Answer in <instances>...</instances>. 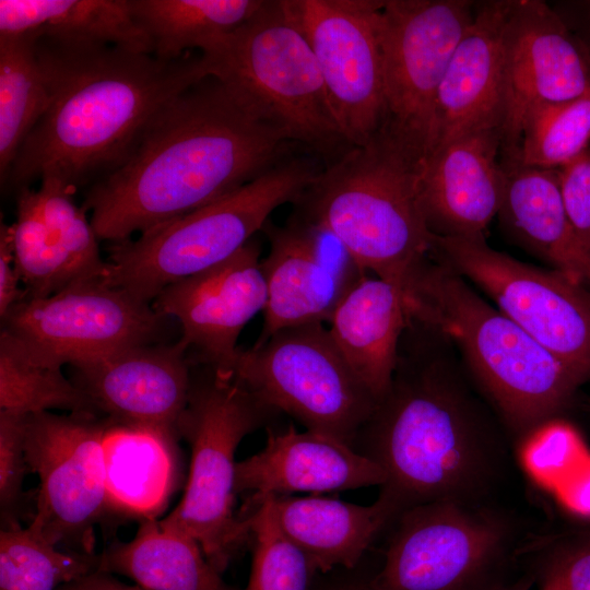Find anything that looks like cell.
I'll list each match as a JSON object with an SVG mask.
<instances>
[{
  "label": "cell",
  "instance_id": "cell-21",
  "mask_svg": "<svg viewBox=\"0 0 590 590\" xmlns=\"http://www.w3.org/2000/svg\"><path fill=\"white\" fill-rule=\"evenodd\" d=\"M502 130L462 135L432 152L420 165L417 191L432 234L480 238L498 214L506 184Z\"/></svg>",
  "mask_w": 590,
  "mask_h": 590
},
{
  "label": "cell",
  "instance_id": "cell-14",
  "mask_svg": "<svg viewBox=\"0 0 590 590\" xmlns=\"http://www.w3.org/2000/svg\"><path fill=\"white\" fill-rule=\"evenodd\" d=\"M108 423L91 413L26 416V463L39 480L31 523L58 547L94 553L95 526L111 510L104 458Z\"/></svg>",
  "mask_w": 590,
  "mask_h": 590
},
{
  "label": "cell",
  "instance_id": "cell-34",
  "mask_svg": "<svg viewBox=\"0 0 590 590\" xmlns=\"http://www.w3.org/2000/svg\"><path fill=\"white\" fill-rule=\"evenodd\" d=\"M589 148L590 93L530 109L523 120L518 151L506 158L524 166L559 169Z\"/></svg>",
  "mask_w": 590,
  "mask_h": 590
},
{
  "label": "cell",
  "instance_id": "cell-1",
  "mask_svg": "<svg viewBox=\"0 0 590 590\" xmlns=\"http://www.w3.org/2000/svg\"><path fill=\"white\" fill-rule=\"evenodd\" d=\"M507 433L451 342L410 317L390 386L352 447L381 467L398 515L432 502L491 504L509 462Z\"/></svg>",
  "mask_w": 590,
  "mask_h": 590
},
{
  "label": "cell",
  "instance_id": "cell-25",
  "mask_svg": "<svg viewBox=\"0 0 590 590\" xmlns=\"http://www.w3.org/2000/svg\"><path fill=\"white\" fill-rule=\"evenodd\" d=\"M264 499L282 533L306 555L318 574L356 568L375 538L398 516L382 496L371 505L318 495Z\"/></svg>",
  "mask_w": 590,
  "mask_h": 590
},
{
  "label": "cell",
  "instance_id": "cell-15",
  "mask_svg": "<svg viewBox=\"0 0 590 590\" xmlns=\"http://www.w3.org/2000/svg\"><path fill=\"white\" fill-rule=\"evenodd\" d=\"M309 43L330 108L349 146L363 145L386 125L379 0H281Z\"/></svg>",
  "mask_w": 590,
  "mask_h": 590
},
{
  "label": "cell",
  "instance_id": "cell-29",
  "mask_svg": "<svg viewBox=\"0 0 590 590\" xmlns=\"http://www.w3.org/2000/svg\"><path fill=\"white\" fill-rule=\"evenodd\" d=\"M98 570L126 576L145 590H237L192 536L156 519L141 520L130 541L98 554Z\"/></svg>",
  "mask_w": 590,
  "mask_h": 590
},
{
  "label": "cell",
  "instance_id": "cell-7",
  "mask_svg": "<svg viewBox=\"0 0 590 590\" xmlns=\"http://www.w3.org/2000/svg\"><path fill=\"white\" fill-rule=\"evenodd\" d=\"M208 73L290 139L335 160L347 148L314 51L281 0L263 1L239 27L200 52Z\"/></svg>",
  "mask_w": 590,
  "mask_h": 590
},
{
  "label": "cell",
  "instance_id": "cell-23",
  "mask_svg": "<svg viewBox=\"0 0 590 590\" xmlns=\"http://www.w3.org/2000/svg\"><path fill=\"white\" fill-rule=\"evenodd\" d=\"M509 5L508 0L476 4L473 22L452 54L437 92L428 155L468 133L502 130L504 30Z\"/></svg>",
  "mask_w": 590,
  "mask_h": 590
},
{
  "label": "cell",
  "instance_id": "cell-35",
  "mask_svg": "<svg viewBox=\"0 0 590 590\" xmlns=\"http://www.w3.org/2000/svg\"><path fill=\"white\" fill-rule=\"evenodd\" d=\"M252 541V563L245 590H312L318 571L278 527L267 499L240 515Z\"/></svg>",
  "mask_w": 590,
  "mask_h": 590
},
{
  "label": "cell",
  "instance_id": "cell-33",
  "mask_svg": "<svg viewBox=\"0 0 590 590\" xmlns=\"http://www.w3.org/2000/svg\"><path fill=\"white\" fill-rule=\"evenodd\" d=\"M56 409L96 414L86 396L61 369L33 362L1 331L0 411L31 415Z\"/></svg>",
  "mask_w": 590,
  "mask_h": 590
},
{
  "label": "cell",
  "instance_id": "cell-43",
  "mask_svg": "<svg viewBox=\"0 0 590 590\" xmlns=\"http://www.w3.org/2000/svg\"><path fill=\"white\" fill-rule=\"evenodd\" d=\"M582 7L585 8L587 16L590 20V0L589 1H583Z\"/></svg>",
  "mask_w": 590,
  "mask_h": 590
},
{
  "label": "cell",
  "instance_id": "cell-24",
  "mask_svg": "<svg viewBox=\"0 0 590 590\" xmlns=\"http://www.w3.org/2000/svg\"><path fill=\"white\" fill-rule=\"evenodd\" d=\"M506 184L498 212L507 236L551 269L590 288V250L567 214L558 169L503 157Z\"/></svg>",
  "mask_w": 590,
  "mask_h": 590
},
{
  "label": "cell",
  "instance_id": "cell-22",
  "mask_svg": "<svg viewBox=\"0 0 590 590\" xmlns=\"http://www.w3.org/2000/svg\"><path fill=\"white\" fill-rule=\"evenodd\" d=\"M385 481L381 467L345 441L290 426L270 430L259 452L237 461L235 491L247 495L249 507L269 496L380 487Z\"/></svg>",
  "mask_w": 590,
  "mask_h": 590
},
{
  "label": "cell",
  "instance_id": "cell-20",
  "mask_svg": "<svg viewBox=\"0 0 590 590\" xmlns=\"http://www.w3.org/2000/svg\"><path fill=\"white\" fill-rule=\"evenodd\" d=\"M186 346L143 344L123 349L72 368V381L95 413L117 424L166 430L188 403L192 377Z\"/></svg>",
  "mask_w": 590,
  "mask_h": 590
},
{
  "label": "cell",
  "instance_id": "cell-13",
  "mask_svg": "<svg viewBox=\"0 0 590 590\" xmlns=\"http://www.w3.org/2000/svg\"><path fill=\"white\" fill-rule=\"evenodd\" d=\"M163 319L152 304L98 279L25 295L1 318V331L33 362L61 369L153 343Z\"/></svg>",
  "mask_w": 590,
  "mask_h": 590
},
{
  "label": "cell",
  "instance_id": "cell-16",
  "mask_svg": "<svg viewBox=\"0 0 590 590\" xmlns=\"http://www.w3.org/2000/svg\"><path fill=\"white\" fill-rule=\"evenodd\" d=\"M504 87L506 157L518 151L530 109L590 93V51L544 1H510L504 30Z\"/></svg>",
  "mask_w": 590,
  "mask_h": 590
},
{
  "label": "cell",
  "instance_id": "cell-6",
  "mask_svg": "<svg viewBox=\"0 0 590 590\" xmlns=\"http://www.w3.org/2000/svg\"><path fill=\"white\" fill-rule=\"evenodd\" d=\"M318 173L305 158L283 157L227 196L152 227L135 240L110 243L104 281L152 304L168 285L235 255L276 208L295 203Z\"/></svg>",
  "mask_w": 590,
  "mask_h": 590
},
{
  "label": "cell",
  "instance_id": "cell-42",
  "mask_svg": "<svg viewBox=\"0 0 590 590\" xmlns=\"http://www.w3.org/2000/svg\"><path fill=\"white\" fill-rule=\"evenodd\" d=\"M533 578L528 571L515 580L502 579L479 590H532Z\"/></svg>",
  "mask_w": 590,
  "mask_h": 590
},
{
  "label": "cell",
  "instance_id": "cell-8",
  "mask_svg": "<svg viewBox=\"0 0 590 590\" xmlns=\"http://www.w3.org/2000/svg\"><path fill=\"white\" fill-rule=\"evenodd\" d=\"M206 367L192 378L177 435L191 448L185 493L161 521L192 536L222 574L245 541L246 522L235 512V460L239 442L264 425L274 411L233 375Z\"/></svg>",
  "mask_w": 590,
  "mask_h": 590
},
{
  "label": "cell",
  "instance_id": "cell-5",
  "mask_svg": "<svg viewBox=\"0 0 590 590\" xmlns=\"http://www.w3.org/2000/svg\"><path fill=\"white\" fill-rule=\"evenodd\" d=\"M420 165L381 131L319 170L294 213L330 231L364 271L403 291L428 258L434 236L420 204Z\"/></svg>",
  "mask_w": 590,
  "mask_h": 590
},
{
  "label": "cell",
  "instance_id": "cell-32",
  "mask_svg": "<svg viewBox=\"0 0 590 590\" xmlns=\"http://www.w3.org/2000/svg\"><path fill=\"white\" fill-rule=\"evenodd\" d=\"M98 570V554L60 550L34 524L3 527L0 590H57Z\"/></svg>",
  "mask_w": 590,
  "mask_h": 590
},
{
  "label": "cell",
  "instance_id": "cell-9",
  "mask_svg": "<svg viewBox=\"0 0 590 590\" xmlns=\"http://www.w3.org/2000/svg\"><path fill=\"white\" fill-rule=\"evenodd\" d=\"M392 523L377 590H479L505 579L516 553L515 524L492 504L432 502Z\"/></svg>",
  "mask_w": 590,
  "mask_h": 590
},
{
  "label": "cell",
  "instance_id": "cell-12",
  "mask_svg": "<svg viewBox=\"0 0 590 590\" xmlns=\"http://www.w3.org/2000/svg\"><path fill=\"white\" fill-rule=\"evenodd\" d=\"M475 7L467 0H379L387 109L382 131L421 162L430 149L440 82Z\"/></svg>",
  "mask_w": 590,
  "mask_h": 590
},
{
  "label": "cell",
  "instance_id": "cell-36",
  "mask_svg": "<svg viewBox=\"0 0 590 590\" xmlns=\"http://www.w3.org/2000/svg\"><path fill=\"white\" fill-rule=\"evenodd\" d=\"M27 415L0 411V509L2 527L19 523L23 482L28 471L25 456Z\"/></svg>",
  "mask_w": 590,
  "mask_h": 590
},
{
  "label": "cell",
  "instance_id": "cell-30",
  "mask_svg": "<svg viewBox=\"0 0 590 590\" xmlns=\"http://www.w3.org/2000/svg\"><path fill=\"white\" fill-rule=\"evenodd\" d=\"M262 4V0H130L153 55L164 60L178 59L191 49L206 50Z\"/></svg>",
  "mask_w": 590,
  "mask_h": 590
},
{
  "label": "cell",
  "instance_id": "cell-26",
  "mask_svg": "<svg viewBox=\"0 0 590 590\" xmlns=\"http://www.w3.org/2000/svg\"><path fill=\"white\" fill-rule=\"evenodd\" d=\"M409 320L403 291L366 275L343 296L329 321L340 353L377 400L392 380Z\"/></svg>",
  "mask_w": 590,
  "mask_h": 590
},
{
  "label": "cell",
  "instance_id": "cell-40",
  "mask_svg": "<svg viewBox=\"0 0 590 590\" xmlns=\"http://www.w3.org/2000/svg\"><path fill=\"white\" fill-rule=\"evenodd\" d=\"M57 590H145L138 585L128 586L114 575L96 570L78 580L61 586Z\"/></svg>",
  "mask_w": 590,
  "mask_h": 590
},
{
  "label": "cell",
  "instance_id": "cell-2",
  "mask_svg": "<svg viewBox=\"0 0 590 590\" xmlns=\"http://www.w3.org/2000/svg\"><path fill=\"white\" fill-rule=\"evenodd\" d=\"M287 135L206 76L168 104L130 157L91 186L99 239H129L252 181L284 157Z\"/></svg>",
  "mask_w": 590,
  "mask_h": 590
},
{
  "label": "cell",
  "instance_id": "cell-37",
  "mask_svg": "<svg viewBox=\"0 0 590 590\" xmlns=\"http://www.w3.org/2000/svg\"><path fill=\"white\" fill-rule=\"evenodd\" d=\"M529 573L535 590H590V542L546 552Z\"/></svg>",
  "mask_w": 590,
  "mask_h": 590
},
{
  "label": "cell",
  "instance_id": "cell-4",
  "mask_svg": "<svg viewBox=\"0 0 590 590\" xmlns=\"http://www.w3.org/2000/svg\"><path fill=\"white\" fill-rule=\"evenodd\" d=\"M403 294L409 316L440 331L506 430L526 440L586 382L463 276L428 257Z\"/></svg>",
  "mask_w": 590,
  "mask_h": 590
},
{
  "label": "cell",
  "instance_id": "cell-28",
  "mask_svg": "<svg viewBox=\"0 0 590 590\" xmlns=\"http://www.w3.org/2000/svg\"><path fill=\"white\" fill-rule=\"evenodd\" d=\"M0 35L113 45L153 55L130 0H0Z\"/></svg>",
  "mask_w": 590,
  "mask_h": 590
},
{
  "label": "cell",
  "instance_id": "cell-38",
  "mask_svg": "<svg viewBox=\"0 0 590 590\" xmlns=\"http://www.w3.org/2000/svg\"><path fill=\"white\" fill-rule=\"evenodd\" d=\"M558 178L569 220L590 250V148L559 168Z\"/></svg>",
  "mask_w": 590,
  "mask_h": 590
},
{
  "label": "cell",
  "instance_id": "cell-19",
  "mask_svg": "<svg viewBox=\"0 0 590 590\" xmlns=\"http://www.w3.org/2000/svg\"><path fill=\"white\" fill-rule=\"evenodd\" d=\"M76 189L55 176L38 189L17 191L11 224L15 263L30 297H44L70 285L104 279L107 261L85 210L74 203Z\"/></svg>",
  "mask_w": 590,
  "mask_h": 590
},
{
  "label": "cell",
  "instance_id": "cell-18",
  "mask_svg": "<svg viewBox=\"0 0 590 590\" xmlns=\"http://www.w3.org/2000/svg\"><path fill=\"white\" fill-rule=\"evenodd\" d=\"M267 298L260 246L251 239L225 261L165 287L152 306L178 320L180 342L197 362L232 375L238 337Z\"/></svg>",
  "mask_w": 590,
  "mask_h": 590
},
{
  "label": "cell",
  "instance_id": "cell-17",
  "mask_svg": "<svg viewBox=\"0 0 590 590\" xmlns=\"http://www.w3.org/2000/svg\"><path fill=\"white\" fill-rule=\"evenodd\" d=\"M262 229L270 240L261 260L268 298L257 342L286 327L329 322L343 296L367 275L330 231L295 213L285 226L267 222Z\"/></svg>",
  "mask_w": 590,
  "mask_h": 590
},
{
  "label": "cell",
  "instance_id": "cell-31",
  "mask_svg": "<svg viewBox=\"0 0 590 590\" xmlns=\"http://www.w3.org/2000/svg\"><path fill=\"white\" fill-rule=\"evenodd\" d=\"M49 106L35 38L0 35V179L4 185L22 143Z\"/></svg>",
  "mask_w": 590,
  "mask_h": 590
},
{
  "label": "cell",
  "instance_id": "cell-3",
  "mask_svg": "<svg viewBox=\"0 0 590 590\" xmlns=\"http://www.w3.org/2000/svg\"><path fill=\"white\" fill-rule=\"evenodd\" d=\"M35 47L49 106L3 185L17 191L44 176L75 189L95 184L130 157L168 104L208 76L201 54L164 60L113 45L44 37L35 38Z\"/></svg>",
  "mask_w": 590,
  "mask_h": 590
},
{
  "label": "cell",
  "instance_id": "cell-27",
  "mask_svg": "<svg viewBox=\"0 0 590 590\" xmlns=\"http://www.w3.org/2000/svg\"><path fill=\"white\" fill-rule=\"evenodd\" d=\"M108 421L104 458L110 509L141 520L155 519L179 480L178 437Z\"/></svg>",
  "mask_w": 590,
  "mask_h": 590
},
{
  "label": "cell",
  "instance_id": "cell-10",
  "mask_svg": "<svg viewBox=\"0 0 590 590\" xmlns=\"http://www.w3.org/2000/svg\"><path fill=\"white\" fill-rule=\"evenodd\" d=\"M232 375L274 411L350 446L378 401L320 322L286 327L239 349Z\"/></svg>",
  "mask_w": 590,
  "mask_h": 590
},
{
  "label": "cell",
  "instance_id": "cell-39",
  "mask_svg": "<svg viewBox=\"0 0 590 590\" xmlns=\"http://www.w3.org/2000/svg\"><path fill=\"white\" fill-rule=\"evenodd\" d=\"M15 263L11 238V225H0V316L9 310L24 296L25 291Z\"/></svg>",
  "mask_w": 590,
  "mask_h": 590
},
{
  "label": "cell",
  "instance_id": "cell-11",
  "mask_svg": "<svg viewBox=\"0 0 590 590\" xmlns=\"http://www.w3.org/2000/svg\"><path fill=\"white\" fill-rule=\"evenodd\" d=\"M429 257L481 290L558 361L590 382V288L519 261L484 237L433 236Z\"/></svg>",
  "mask_w": 590,
  "mask_h": 590
},
{
  "label": "cell",
  "instance_id": "cell-41",
  "mask_svg": "<svg viewBox=\"0 0 590 590\" xmlns=\"http://www.w3.org/2000/svg\"><path fill=\"white\" fill-rule=\"evenodd\" d=\"M312 590H377L371 578H363L354 575L333 577L323 582L315 580Z\"/></svg>",
  "mask_w": 590,
  "mask_h": 590
}]
</instances>
